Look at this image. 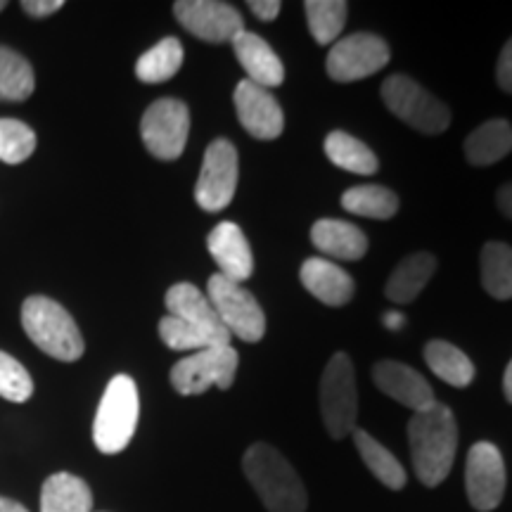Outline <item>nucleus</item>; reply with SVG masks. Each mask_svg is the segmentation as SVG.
<instances>
[{
    "instance_id": "1",
    "label": "nucleus",
    "mask_w": 512,
    "mask_h": 512,
    "mask_svg": "<svg viewBox=\"0 0 512 512\" xmlns=\"http://www.w3.org/2000/svg\"><path fill=\"white\" fill-rule=\"evenodd\" d=\"M408 441L415 477L425 486H439L451 472L458 448L456 415L444 403L415 413L408 422Z\"/></svg>"
},
{
    "instance_id": "2",
    "label": "nucleus",
    "mask_w": 512,
    "mask_h": 512,
    "mask_svg": "<svg viewBox=\"0 0 512 512\" xmlns=\"http://www.w3.org/2000/svg\"><path fill=\"white\" fill-rule=\"evenodd\" d=\"M242 470L268 512H306L309 498L294 467L278 448L254 444L242 458Z\"/></svg>"
},
{
    "instance_id": "3",
    "label": "nucleus",
    "mask_w": 512,
    "mask_h": 512,
    "mask_svg": "<svg viewBox=\"0 0 512 512\" xmlns=\"http://www.w3.org/2000/svg\"><path fill=\"white\" fill-rule=\"evenodd\" d=\"M22 325L31 342L57 361L72 363L83 356L86 344H83L79 325L72 313L55 299L41 297V294L29 297L22 306Z\"/></svg>"
},
{
    "instance_id": "4",
    "label": "nucleus",
    "mask_w": 512,
    "mask_h": 512,
    "mask_svg": "<svg viewBox=\"0 0 512 512\" xmlns=\"http://www.w3.org/2000/svg\"><path fill=\"white\" fill-rule=\"evenodd\" d=\"M140 418L138 387L133 377L117 375L102 394L93 422V441L100 453L114 456L131 444Z\"/></svg>"
},
{
    "instance_id": "5",
    "label": "nucleus",
    "mask_w": 512,
    "mask_h": 512,
    "mask_svg": "<svg viewBox=\"0 0 512 512\" xmlns=\"http://www.w3.org/2000/svg\"><path fill=\"white\" fill-rule=\"evenodd\" d=\"M387 110L425 136L444 133L451 124V110L406 74H392L382 83Z\"/></svg>"
},
{
    "instance_id": "6",
    "label": "nucleus",
    "mask_w": 512,
    "mask_h": 512,
    "mask_svg": "<svg viewBox=\"0 0 512 512\" xmlns=\"http://www.w3.org/2000/svg\"><path fill=\"white\" fill-rule=\"evenodd\" d=\"M320 413L332 439H344L356 430L358 392L351 358L339 351L328 361L320 377Z\"/></svg>"
},
{
    "instance_id": "7",
    "label": "nucleus",
    "mask_w": 512,
    "mask_h": 512,
    "mask_svg": "<svg viewBox=\"0 0 512 512\" xmlns=\"http://www.w3.org/2000/svg\"><path fill=\"white\" fill-rule=\"evenodd\" d=\"M207 297L214 306L221 325L242 342L254 344L266 335V313L256 297L240 283H233L226 275H211L207 283Z\"/></svg>"
},
{
    "instance_id": "8",
    "label": "nucleus",
    "mask_w": 512,
    "mask_h": 512,
    "mask_svg": "<svg viewBox=\"0 0 512 512\" xmlns=\"http://www.w3.org/2000/svg\"><path fill=\"white\" fill-rule=\"evenodd\" d=\"M238 363L240 356L233 344L195 351L171 368V384L183 396L204 394L209 387L230 389L238 375Z\"/></svg>"
},
{
    "instance_id": "9",
    "label": "nucleus",
    "mask_w": 512,
    "mask_h": 512,
    "mask_svg": "<svg viewBox=\"0 0 512 512\" xmlns=\"http://www.w3.org/2000/svg\"><path fill=\"white\" fill-rule=\"evenodd\" d=\"M190 133L188 105L176 98L152 102L140 121V136L152 157L162 162H174L183 155Z\"/></svg>"
},
{
    "instance_id": "10",
    "label": "nucleus",
    "mask_w": 512,
    "mask_h": 512,
    "mask_svg": "<svg viewBox=\"0 0 512 512\" xmlns=\"http://www.w3.org/2000/svg\"><path fill=\"white\" fill-rule=\"evenodd\" d=\"M389 46L377 34H351L332 43L325 72L332 81L351 83L368 79L387 67Z\"/></svg>"
},
{
    "instance_id": "11",
    "label": "nucleus",
    "mask_w": 512,
    "mask_h": 512,
    "mask_svg": "<svg viewBox=\"0 0 512 512\" xmlns=\"http://www.w3.org/2000/svg\"><path fill=\"white\" fill-rule=\"evenodd\" d=\"M238 190V150L226 138L214 140L204 152L195 200L204 211H223Z\"/></svg>"
},
{
    "instance_id": "12",
    "label": "nucleus",
    "mask_w": 512,
    "mask_h": 512,
    "mask_svg": "<svg viewBox=\"0 0 512 512\" xmlns=\"http://www.w3.org/2000/svg\"><path fill=\"white\" fill-rule=\"evenodd\" d=\"M465 489L472 508L479 512L496 510L505 494V463L501 451L489 441H479L467 453Z\"/></svg>"
},
{
    "instance_id": "13",
    "label": "nucleus",
    "mask_w": 512,
    "mask_h": 512,
    "mask_svg": "<svg viewBox=\"0 0 512 512\" xmlns=\"http://www.w3.org/2000/svg\"><path fill=\"white\" fill-rule=\"evenodd\" d=\"M174 15L185 31L207 43H230L245 31V19L221 0H178Z\"/></svg>"
},
{
    "instance_id": "14",
    "label": "nucleus",
    "mask_w": 512,
    "mask_h": 512,
    "mask_svg": "<svg viewBox=\"0 0 512 512\" xmlns=\"http://www.w3.org/2000/svg\"><path fill=\"white\" fill-rule=\"evenodd\" d=\"M235 112L249 136L256 140H275L285 128V114L275 95L249 79L235 88Z\"/></svg>"
},
{
    "instance_id": "15",
    "label": "nucleus",
    "mask_w": 512,
    "mask_h": 512,
    "mask_svg": "<svg viewBox=\"0 0 512 512\" xmlns=\"http://www.w3.org/2000/svg\"><path fill=\"white\" fill-rule=\"evenodd\" d=\"M373 380L382 394L392 396L394 401L403 403L411 411L420 413L437 403L430 382L418 370L403 366L399 361H380L373 368Z\"/></svg>"
},
{
    "instance_id": "16",
    "label": "nucleus",
    "mask_w": 512,
    "mask_h": 512,
    "mask_svg": "<svg viewBox=\"0 0 512 512\" xmlns=\"http://www.w3.org/2000/svg\"><path fill=\"white\" fill-rule=\"evenodd\" d=\"M207 247L211 259L219 266V273L233 283H245L254 273L252 247L242 233V228L233 221H223L209 233Z\"/></svg>"
},
{
    "instance_id": "17",
    "label": "nucleus",
    "mask_w": 512,
    "mask_h": 512,
    "mask_svg": "<svg viewBox=\"0 0 512 512\" xmlns=\"http://www.w3.org/2000/svg\"><path fill=\"white\" fill-rule=\"evenodd\" d=\"M164 302L169 316L181 318L185 323L195 325V328L207 332V335L214 337L216 342L223 344V347H228V344L233 342L230 332L223 328L219 316H216L207 294H202L192 283H176L174 287H169Z\"/></svg>"
},
{
    "instance_id": "18",
    "label": "nucleus",
    "mask_w": 512,
    "mask_h": 512,
    "mask_svg": "<svg viewBox=\"0 0 512 512\" xmlns=\"http://www.w3.org/2000/svg\"><path fill=\"white\" fill-rule=\"evenodd\" d=\"M299 278H302V285L309 290V294L328 306H344L354 299V278L342 266H337L335 261L323 259V256L306 259L302 271H299Z\"/></svg>"
},
{
    "instance_id": "19",
    "label": "nucleus",
    "mask_w": 512,
    "mask_h": 512,
    "mask_svg": "<svg viewBox=\"0 0 512 512\" xmlns=\"http://www.w3.org/2000/svg\"><path fill=\"white\" fill-rule=\"evenodd\" d=\"M230 43H233L235 57H238L242 69L247 72V79L256 83V86H264L271 91V88L285 81L283 62H280V57L275 55V50L268 46L264 38L245 29Z\"/></svg>"
},
{
    "instance_id": "20",
    "label": "nucleus",
    "mask_w": 512,
    "mask_h": 512,
    "mask_svg": "<svg viewBox=\"0 0 512 512\" xmlns=\"http://www.w3.org/2000/svg\"><path fill=\"white\" fill-rule=\"evenodd\" d=\"M311 242L318 252L337 261H358L368 252L366 233L354 223L339 219H320L313 223Z\"/></svg>"
},
{
    "instance_id": "21",
    "label": "nucleus",
    "mask_w": 512,
    "mask_h": 512,
    "mask_svg": "<svg viewBox=\"0 0 512 512\" xmlns=\"http://www.w3.org/2000/svg\"><path fill=\"white\" fill-rule=\"evenodd\" d=\"M437 271V259L427 252H418L406 256L399 266L394 268V273L389 275L387 294L389 302L394 304H411L418 299V294L425 290V285L430 283V278Z\"/></svg>"
},
{
    "instance_id": "22",
    "label": "nucleus",
    "mask_w": 512,
    "mask_h": 512,
    "mask_svg": "<svg viewBox=\"0 0 512 512\" xmlns=\"http://www.w3.org/2000/svg\"><path fill=\"white\" fill-rule=\"evenodd\" d=\"M41 512H93L91 486L69 472L50 475L41 491Z\"/></svg>"
},
{
    "instance_id": "23",
    "label": "nucleus",
    "mask_w": 512,
    "mask_h": 512,
    "mask_svg": "<svg viewBox=\"0 0 512 512\" xmlns=\"http://www.w3.org/2000/svg\"><path fill=\"white\" fill-rule=\"evenodd\" d=\"M512 152V126L505 119H491L465 140V157L475 166H491Z\"/></svg>"
},
{
    "instance_id": "24",
    "label": "nucleus",
    "mask_w": 512,
    "mask_h": 512,
    "mask_svg": "<svg viewBox=\"0 0 512 512\" xmlns=\"http://www.w3.org/2000/svg\"><path fill=\"white\" fill-rule=\"evenodd\" d=\"M323 150L328 159L339 169L358 176H373L380 169L375 152L366 143L351 136L347 131H332L325 138Z\"/></svg>"
},
{
    "instance_id": "25",
    "label": "nucleus",
    "mask_w": 512,
    "mask_h": 512,
    "mask_svg": "<svg viewBox=\"0 0 512 512\" xmlns=\"http://www.w3.org/2000/svg\"><path fill=\"white\" fill-rule=\"evenodd\" d=\"M425 361L437 377H441L451 387L463 389L475 380V363L460 351L456 344L444 342V339H432L425 347Z\"/></svg>"
},
{
    "instance_id": "26",
    "label": "nucleus",
    "mask_w": 512,
    "mask_h": 512,
    "mask_svg": "<svg viewBox=\"0 0 512 512\" xmlns=\"http://www.w3.org/2000/svg\"><path fill=\"white\" fill-rule=\"evenodd\" d=\"M354 444L358 448V456L373 475L380 479L384 486L399 491L406 486V470L396 460L389 448H384L375 437H370L366 430H354Z\"/></svg>"
},
{
    "instance_id": "27",
    "label": "nucleus",
    "mask_w": 512,
    "mask_h": 512,
    "mask_svg": "<svg viewBox=\"0 0 512 512\" xmlns=\"http://www.w3.org/2000/svg\"><path fill=\"white\" fill-rule=\"evenodd\" d=\"M342 207L354 216L387 221L399 211V197L382 185H356L342 195Z\"/></svg>"
},
{
    "instance_id": "28",
    "label": "nucleus",
    "mask_w": 512,
    "mask_h": 512,
    "mask_svg": "<svg viewBox=\"0 0 512 512\" xmlns=\"http://www.w3.org/2000/svg\"><path fill=\"white\" fill-rule=\"evenodd\" d=\"M183 64V46L174 36L164 38L157 46L138 57L136 76L143 83H164L174 79Z\"/></svg>"
},
{
    "instance_id": "29",
    "label": "nucleus",
    "mask_w": 512,
    "mask_h": 512,
    "mask_svg": "<svg viewBox=\"0 0 512 512\" xmlns=\"http://www.w3.org/2000/svg\"><path fill=\"white\" fill-rule=\"evenodd\" d=\"M482 285L494 299H512V247L486 242L482 249Z\"/></svg>"
},
{
    "instance_id": "30",
    "label": "nucleus",
    "mask_w": 512,
    "mask_h": 512,
    "mask_svg": "<svg viewBox=\"0 0 512 512\" xmlns=\"http://www.w3.org/2000/svg\"><path fill=\"white\" fill-rule=\"evenodd\" d=\"M36 79L27 57L0 46V100L22 102L34 93Z\"/></svg>"
},
{
    "instance_id": "31",
    "label": "nucleus",
    "mask_w": 512,
    "mask_h": 512,
    "mask_svg": "<svg viewBox=\"0 0 512 512\" xmlns=\"http://www.w3.org/2000/svg\"><path fill=\"white\" fill-rule=\"evenodd\" d=\"M304 10L313 41L320 43V46L337 43L344 24H347L349 5L344 0H309Z\"/></svg>"
},
{
    "instance_id": "32",
    "label": "nucleus",
    "mask_w": 512,
    "mask_h": 512,
    "mask_svg": "<svg viewBox=\"0 0 512 512\" xmlns=\"http://www.w3.org/2000/svg\"><path fill=\"white\" fill-rule=\"evenodd\" d=\"M159 337H162L166 347L174 351H202L209 347H223L207 332L174 316H164L159 320Z\"/></svg>"
},
{
    "instance_id": "33",
    "label": "nucleus",
    "mask_w": 512,
    "mask_h": 512,
    "mask_svg": "<svg viewBox=\"0 0 512 512\" xmlns=\"http://www.w3.org/2000/svg\"><path fill=\"white\" fill-rule=\"evenodd\" d=\"M36 133L17 119H0V162L22 164L34 155Z\"/></svg>"
},
{
    "instance_id": "34",
    "label": "nucleus",
    "mask_w": 512,
    "mask_h": 512,
    "mask_svg": "<svg viewBox=\"0 0 512 512\" xmlns=\"http://www.w3.org/2000/svg\"><path fill=\"white\" fill-rule=\"evenodd\" d=\"M34 394V380L27 368L5 351H0V396L12 403H24Z\"/></svg>"
},
{
    "instance_id": "35",
    "label": "nucleus",
    "mask_w": 512,
    "mask_h": 512,
    "mask_svg": "<svg viewBox=\"0 0 512 512\" xmlns=\"http://www.w3.org/2000/svg\"><path fill=\"white\" fill-rule=\"evenodd\" d=\"M496 79H498V86H501L505 93H512V38L505 43V48L501 50V57H498Z\"/></svg>"
},
{
    "instance_id": "36",
    "label": "nucleus",
    "mask_w": 512,
    "mask_h": 512,
    "mask_svg": "<svg viewBox=\"0 0 512 512\" xmlns=\"http://www.w3.org/2000/svg\"><path fill=\"white\" fill-rule=\"evenodd\" d=\"M249 10L261 22H271L280 15L283 5H280V0H249Z\"/></svg>"
},
{
    "instance_id": "37",
    "label": "nucleus",
    "mask_w": 512,
    "mask_h": 512,
    "mask_svg": "<svg viewBox=\"0 0 512 512\" xmlns=\"http://www.w3.org/2000/svg\"><path fill=\"white\" fill-rule=\"evenodd\" d=\"M62 0H24L22 8L31 17H48L55 15L57 10H62Z\"/></svg>"
},
{
    "instance_id": "38",
    "label": "nucleus",
    "mask_w": 512,
    "mask_h": 512,
    "mask_svg": "<svg viewBox=\"0 0 512 512\" xmlns=\"http://www.w3.org/2000/svg\"><path fill=\"white\" fill-rule=\"evenodd\" d=\"M498 209H501L508 219H512V183L503 185V188L498 190Z\"/></svg>"
},
{
    "instance_id": "39",
    "label": "nucleus",
    "mask_w": 512,
    "mask_h": 512,
    "mask_svg": "<svg viewBox=\"0 0 512 512\" xmlns=\"http://www.w3.org/2000/svg\"><path fill=\"white\" fill-rule=\"evenodd\" d=\"M382 323H384V328H387V330L396 332V330H401L403 325H406V316H403L401 311H387L382 316Z\"/></svg>"
},
{
    "instance_id": "40",
    "label": "nucleus",
    "mask_w": 512,
    "mask_h": 512,
    "mask_svg": "<svg viewBox=\"0 0 512 512\" xmlns=\"http://www.w3.org/2000/svg\"><path fill=\"white\" fill-rule=\"evenodd\" d=\"M0 512H29V510L24 508L22 503L10 501V498H3V496H0Z\"/></svg>"
},
{
    "instance_id": "41",
    "label": "nucleus",
    "mask_w": 512,
    "mask_h": 512,
    "mask_svg": "<svg viewBox=\"0 0 512 512\" xmlns=\"http://www.w3.org/2000/svg\"><path fill=\"white\" fill-rule=\"evenodd\" d=\"M503 392H505V399L512 403V361L508 363V368H505V375H503Z\"/></svg>"
},
{
    "instance_id": "42",
    "label": "nucleus",
    "mask_w": 512,
    "mask_h": 512,
    "mask_svg": "<svg viewBox=\"0 0 512 512\" xmlns=\"http://www.w3.org/2000/svg\"><path fill=\"white\" fill-rule=\"evenodd\" d=\"M5 8H8V3H0V12H3Z\"/></svg>"
}]
</instances>
